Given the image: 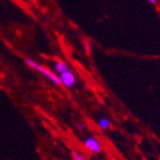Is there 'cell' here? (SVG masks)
<instances>
[{"label":"cell","mask_w":160,"mask_h":160,"mask_svg":"<svg viewBox=\"0 0 160 160\" xmlns=\"http://www.w3.org/2000/svg\"><path fill=\"white\" fill-rule=\"evenodd\" d=\"M78 129L80 131H83L84 130V129H85V124H84V123L83 122H80V123H78Z\"/></svg>","instance_id":"52a82bcc"},{"label":"cell","mask_w":160,"mask_h":160,"mask_svg":"<svg viewBox=\"0 0 160 160\" xmlns=\"http://www.w3.org/2000/svg\"><path fill=\"white\" fill-rule=\"evenodd\" d=\"M73 158H74V160H86L85 158L83 157L82 155H81L80 152H74V153H73Z\"/></svg>","instance_id":"8992f818"},{"label":"cell","mask_w":160,"mask_h":160,"mask_svg":"<svg viewBox=\"0 0 160 160\" xmlns=\"http://www.w3.org/2000/svg\"><path fill=\"white\" fill-rule=\"evenodd\" d=\"M150 3H157L158 2V0H148Z\"/></svg>","instance_id":"ba28073f"},{"label":"cell","mask_w":160,"mask_h":160,"mask_svg":"<svg viewBox=\"0 0 160 160\" xmlns=\"http://www.w3.org/2000/svg\"><path fill=\"white\" fill-rule=\"evenodd\" d=\"M83 146L86 148L92 153H100L102 151V144L101 142L93 136H90L83 140Z\"/></svg>","instance_id":"7a4b0ae2"},{"label":"cell","mask_w":160,"mask_h":160,"mask_svg":"<svg viewBox=\"0 0 160 160\" xmlns=\"http://www.w3.org/2000/svg\"><path fill=\"white\" fill-rule=\"evenodd\" d=\"M25 62H26V64L28 65L30 68H32L34 71H36V72H38L39 74L43 75V76L47 78L48 80L51 81L52 83H54L55 85H59V84H61V81H59L58 75H56L55 73H53L51 69H48V68H46V67L39 65L37 62L35 61V59L26 58V59H25Z\"/></svg>","instance_id":"6da1fadb"},{"label":"cell","mask_w":160,"mask_h":160,"mask_svg":"<svg viewBox=\"0 0 160 160\" xmlns=\"http://www.w3.org/2000/svg\"><path fill=\"white\" fill-rule=\"evenodd\" d=\"M98 126L101 130H108L111 127V121L108 118H101L98 120Z\"/></svg>","instance_id":"5b68a950"},{"label":"cell","mask_w":160,"mask_h":160,"mask_svg":"<svg viewBox=\"0 0 160 160\" xmlns=\"http://www.w3.org/2000/svg\"><path fill=\"white\" fill-rule=\"evenodd\" d=\"M58 78L59 81H61V84H63L65 88H73L75 85V83H76V76L69 69L58 74Z\"/></svg>","instance_id":"3957f363"},{"label":"cell","mask_w":160,"mask_h":160,"mask_svg":"<svg viewBox=\"0 0 160 160\" xmlns=\"http://www.w3.org/2000/svg\"><path fill=\"white\" fill-rule=\"evenodd\" d=\"M54 68H55V72L61 74V73L65 72L67 69H69L68 65L63 61H56L55 62V64H54Z\"/></svg>","instance_id":"277c9868"}]
</instances>
